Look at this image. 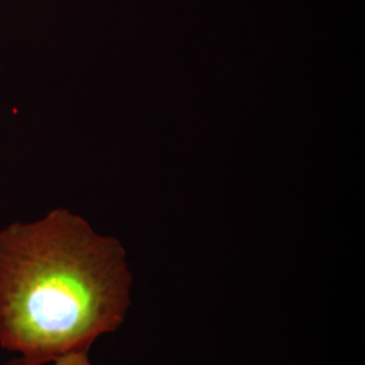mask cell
Instances as JSON below:
<instances>
[{
	"instance_id": "obj_2",
	"label": "cell",
	"mask_w": 365,
	"mask_h": 365,
	"mask_svg": "<svg viewBox=\"0 0 365 365\" xmlns=\"http://www.w3.org/2000/svg\"><path fill=\"white\" fill-rule=\"evenodd\" d=\"M3 365H34L26 361L22 357H14L10 361L4 363ZM45 365H93L90 360V352H78L68 354L64 357H60L57 360H54L52 363Z\"/></svg>"
},
{
	"instance_id": "obj_1",
	"label": "cell",
	"mask_w": 365,
	"mask_h": 365,
	"mask_svg": "<svg viewBox=\"0 0 365 365\" xmlns=\"http://www.w3.org/2000/svg\"><path fill=\"white\" fill-rule=\"evenodd\" d=\"M120 242L68 210L0 232V346L45 365L90 352L131 307Z\"/></svg>"
}]
</instances>
